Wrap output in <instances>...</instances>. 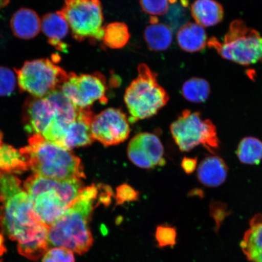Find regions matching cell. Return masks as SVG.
Wrapping results in <instances>:
<instances>
[{
  "mask_svg": "<svg viewBox=\"0 0 262 262\" xmlns=\"http://www.w3.org/2000/svg\"><path fill=\"white\" fill-rule=\"evenodd\" d=\"M91 130L94 140L105 146L119 145L128 138L130 133L125 114L112 107L94 116Z\"/></svg>",
  "mask_w": 262,
  "mask_h": 262,
  "instance_id": "cell-11",
  "label": "cell"
},
{
  "mask_svg": "<svg viewBox=\"0 0 262 262\" xmlns=\"http://www.w3.org/2000/svg\"><path fill=\"white\" fill-rule=\"evenodd\" d=\"M172 34L170 26L158 22L150 23L144 33V38L150 50L163 51L171 46Z\"/></svg>",
  "mask_w": 262,
  "mask_h": 262,
  "instance_id": "cell-21",
  "label": "cell"
},
{
  "mask_svg": "<svg viewBox=\"0 0 262 262\" xmlns=\"http://www.w3.org/2000/svg\"><path fill=\"white\" fill-rule=\"evenodd\" d=\"M138 193L128 185H120L117 189L116 200L117 204H123L126 202L136 201Z\"/></svg>",
  "mask_w": 262,
  "mask_h": 262,
  "instance_id": "cell-30",
  "label": "cell"
},
{
  "mask_svg": "<svg viewBox=\"0 0 262 262\" xmlns=\"http://www.w3.org/2000/svg\"><path fill=\"white\" fill-rule=\"evenodd\" d=\"M241 248L250 262H262V214L255 215L245 232Z\"/></svg>",
  "mask_w": 262,
  "mask_h": 262,
  "instance_id": "cell-14",
  "label": "cell"
},
{
  "mask_svg": "<svg viewBox=\"0 0 262 262\" xmlns=\"http://www.w3.org/2000/svg\"><path fill=\"white\" fill-rule=\"evenodd\" d=\"M34 211L50 227L77 201L84 187L81 180H57L34 174L23 185Z\"/></svg>",
  "mask_w": 262,
  "mask_h": 262,
  "instance_id": "cell-3",
  "label": "cell"
},
{
  "mask_svg": "<svg viewBox=\"0 0 262 262\" xmlns=\"http://www.w3.org/2000/svg\"><path fill=\"white\" fill-rule=\"evenodd\" d=\"M177 40L182 50L190 53L203 50L208 41L204 27L191 22H188L179 29Z\"/></svg>",
  "mask_w": 262,
  "mask_h": 262,
  "instance_id": "cell-18",
  "label": "cell"
},
{
  "mask_svg": "<svg viewBox=\"0 0 262 262\" xmlns=\"http://www.w3.org/2000/svg\"><path fill=\"white\" fill-rule=\"evenodd\" d=\"M28 169V163L20 150L3 142L0 131V174L21 173Z\"/></svg>",
  "mask_w": 262,
  "mask_h": 262,
  "instance_id": "cell-20",
  "label": "cell"
},
{
  "mask_svg": "<svg viewBox=\"0 0 262 262\" xmlns=\"http://www.w3.org/2000/svg\"><path fill=\"white\" fill-rule=\"evenodd\" d=\"M19 150L34 174L57 180L85 178L83 164L77 156L40 135H32L28 145Z\"/></svg>",
  "mask_w": 262,
  "mask_h": 262,
  "instance_id": "cell-4",
  "label": "cell"
},
{
  "mask_svg": "<svg viewBox=\"0 0 262 262\" xmlns=\"http://www.w3.org/2000/svg\"><path fill=\"white\" fill-rule=\"evenodd\" d=\"M130 38L128 28L123 23L114 22L104 27L103 43L111 49H122Z\"/></svg>",
  "mask_w": 262,
  "mask_h": 262,
  "instance_id": "cell-23",
  "label": "cell"
},
{
  "mask_svg": "<svg viewBox=\"0 0 262 262\" xmlns=\"http://www.w3.org/2000/svg\"><path fill=\"white\" fill-rule=\"evenodd\" d=\"M138 77L131 82L124 94L130 122L155 116L168 102L169 97L160 86L154 73L146 64L138 67Z\"/></svg>",
  "mask_w": 262,
  "mask_h": 262,
  "instance_id": "cell-5",
  "label": "cell"
},
{
  "mask_svg": "<svg viewBox=\"0 0 262 262\" xmlns=\"http://www.w3.org/2000/svg\"><path fill=\"white\" fill-rule=\"evenodd\" d=\"M2 175L0 174V177H1Z\"/></svg>",
  "mask_w": 262,
  "mask_h": 262,
  "instance_id": "cell-38",
  "label": "cell"
},
{
  "mask_svg": "<svg viewBox=\"0 0 262 262\" xmlns=\"http://www.w3.org/2000/svg\"><path fill=\"white\" fill-rule=\"evenodd\" d=\"M208 44L222 58L235 63L248 66L262 60L261 36L240 19L231 23L223 41L212 37Z\"/></svg>",
  "mask_w": 262,
  "mask_h": 262,
  "instance_id": "cell-6",
  "label": "cell"
},
{
  "mask_svg": "<svg viewBox=\"0 0 262 262\" xmlns=\"http://www.w3.org/2000/svg\"><path fill=\"white\" fill-rule=\"evenodd\" d=\"M183 97L192 103H203L208 99L211 93L208 82L203 78H192L183 85Z\"/></svg>",
  "mask_w": 262,
  "mask_h": 262,
  "instance_id": "cell-25",
  "label": "cell"
},
{
  "mask_svg": "<svg viewBox=\"0 0 262 262\" xmlns=\"http://www.w3.org/2000/svg\"><path fill=\"white\" fill-rule=\"evenodd\" d=\"M134 139L148 157L154 166L165 165L166 162L163 157V146L160 139L155 134H139Z\"/></svg>",
  "mask_w": 262,
  "mask_h": 262,
  "instance_id": "cell-22",
  "label": "cell"
},
{
  "mask_svg": "<svg viewBox=\"0 0 262 262\" xmlns=\"http://www.w3.org/2000/svg\"><path fill=\"white\" fill-rule=\"evenodd\" d=\"M6 248L5 245V238L2 234H0V256L5 253Z\"/></svg>",
  "mask_w": 262,
  "mask_h": 262,
  "instance_id": "cell-35",
  "label": "cell"
},
{
  "mask_svg": "<svg viewBox=\"0 0 262 262\" xmlns=\"http://www.w3.org/2000/svg\"><path fill=\"white\" fill-rule=\"evenodd\" d=\"M237 155L242 163L258 165L262 159V142L255 137H245L239 143Z\"/></svg>",
  "mask_w": 262,
  "mask_h": 262,
  "instance_id": "cell-24",
  "label": "cell"
},
{
  "mask_svg": "<svg viewBox=\"0 0 262 262\" xmlns=\"http://www.w3.org/2000/svg\"><path fill=\"white\" fill-rule=\"evenodd\" d=\"M127 155L134 165L144 169L154 168L153 164L134 138L127 147Z\"/></svg>",
  "mask_w": 262,
  "mask_h": 262,
  "instance_id": "cell-26",
  "label": "cell"
},
{
  "mask_svg": "<svg viewBox=\"0 0 262 262\" xmlns=\"http://www.w3.org/2000/svg\"><path fill=\"white\" fill-rule=\"evenodd\" d=\"M100 186L84 188L77 201L49 228L48 243L83 254L93 244L89 226L94 204L100 195Z\"/></svg>",
  "mask_w": 262,
  "mask_h": 262,
  "instance_id": "cell-2",
  "label": "cell"
},
{
  "mask_svg": "<svg viewBox=\"0 0 262 262\" xmlns=\"http://www.w3.org/2000/svg\"><path fill=\"white\" fill-rule=\"evenodd\" d=\"M15 71L19 89L35 97H44L60 89L68 78L63 69L47 58L26 61Z\"/></svg>",
  "mask_w": 262,
  "mask_h": 262,
  "instance_id": "cell-8",
  "label": "cell"
},
{
  "mask_svg": "<svg viewBox=\"0 0 262 262\" xmlns=\"http://www.w3.org/2000/svg\"><path fill=\"white\" fill-rule=\"evenodd\" d=\"M228 167L224 160L218 156L206 157L200 164L198 177L200 182L207 187H217L225 182Z\"/></svg>",
  "mask_w": 262,
  "mask_h": 262,
  "instance_id": "cell-15",
  "label": "cell"
},
{
  "mask_svg": "<svg viewBox=\"0 0 262 262\" xmlns=\"http://www.w3.org/2000/svg\"><path fill=\"white\" fill-rule=\"evenodd\" d=\"M11 28L15 37L23 40H30L40 32L41 19L33 10L21 8L12 16Z\"/></svg>",
  "mask_w": 262,
  "mask_h": 262,
  "instance_id": "cell-16",
  "label": "cell"
},
{
  "mask_svg": "<svg viewBox=\"0 0 262 262\" xmlns=\"http://www.w3.org/2000/svg\"><path fill=\"white\" fill-rule=\"evenodd\" d=\"M56 106L48 96L33 97L25 105V128L33 135L42 136L57 119Z\"/></svg>",
  "mask_w": 262,
  "mask_h": 262,
  "instance_id": "cell-12",
  "label": "cell"
},
{
  "mask_svg": "<svg viewBox=\"0 0 262 262\" xmlns=\"http://www.w3.org/2000/svg\"><path fill=\"white\" fill-rule=\"evenodd\" d=\"M58 12L67 21L75 40H102L103 14L100 0H65Z\"/></svg>",
  "mask_w": 262,
  "mask_h": 262,
  "instance_id": "cell-7",
  "label": "cell"
},
{
  "mask_svg": "<svg viewBox=\"0 0 262 262\" xmlns=\"http://www.w3.org/2000/svg\"><path fill=\"white\" fill-rule=\"evenodd\" d=\"M0 230L18 242L19 253L38 260L48 251L49 227L34 211L20 180L13 174L0 177Z\"/></svg>",
  "mask_w": 262,
  "mask_h": 262,
  "instance_id": "cell-1",
  "label": "cell"
},
{
  "mask_svg": "<svg viewBox=\"0 0 262 262\" xmlns=\"http://www.w3.org/2000/svg\"><path fill=\"white\" fill-rule=\"evenodd\" d=\"M16 75L10 69L0 67V97L9 96L14 92Z\"/></svg>",
  "mask_w": 262,
  "mask_h": 262,
  "instance_id": "cell-27",
  "label": "cell"
},
{
  "mask_svg": "<svg viewBox=\"0 0 262 262\" xmlns=\"http://www.w3.org/2000/svg\"><path fill=\"white\" fill-rule=\"evenodd\" d=\"M156 236L160 245L173 244L176 240L175 229L165 226L160 227L157 228Z\"/></svg>",
  "mask_w": 262,
  "mask_h": 262,
  "instance_id": "cell-32",
  "label": "cell"
},
{
  "mask_svg": "<svg viewBox=\"0 0 262 262\" xmlns=\"http://www.w3.org/2000/svg\"><path fill=\"white\" fill-rule=\"evenodd\" d=\"M41 29L48 37L49 44L59 51L67 50L68 45L62 40L67 37L70 26L58 12L49 13L42 16Z\"/></svg>",
  "mask_w": 262,
  "mask_h": 262,
  "instance_id": "cell-17",
  "label": "cell"
},
{
  "mask_svg": "<svg viewBox=\"0 0 262 262\" xmlns=\"http://www.w3.org/2000/svg\"><path fill=\"white\" fill-rule=\"evenodd\" d=\"M42 262H75L73 252L67 249L56 247L50 249L46 253Z\"/></svg>",
  "mask_w": 262,
  "mask_h": 262,
  "instance_id": "cell-29",
  "label": "cell"
},
{
  "mask_svg": "<svg viewBox=\"0 0 262 262\" xmlns=\"http://www.w3.org/2000/svg\"><path fill=\"white\" fill-rule=\"evenodd\" d=\"M143 11L152 16L163 15L168 11L169 0H140Z\"/></svg>",
  "mask_w": 262,
  "mask_h": 262,
  "instance_id": "cell-28",
  "label": "cell"
},
{
  "mask_svg": "<svg viewBox=\"0 0 262 262\" xmlns=\"http://www.w3.org/2000/svg\"><path fill=\"white\" fill-rule=\"evenodd\" d=\"M187 8L183 6L182 3L181 5H178L173 6V7L171 9L170 12L169 19L171 24L173 26L176 25V28L179 26L180 25L182 26L187 24L186 21V12L185 8Z\"/></svg>",
  "mask_w": 262,
  "mask_h": 262,
  "instance_id": "cell-31",
  "label": "cell"
},
{
  "mask_svg": "<svg viewBox=\"0 0 262 262\" xmlns=\"http://www.w3.org/2000/svg\"><path fill=\"white\" fill-rule=\"evenodd\" d=\"M94 115L90 110L81 109L77 119L69 124L58 146L71 150L75 147L91 145L94 142L91 125Z\"/></svg>",
  "mask_w": 262,
  "mask_h": 262,
  "instance_id": "cell-13",
  "label": "cell"
},
{
  "mask_svg": "<svg viewBox=\"0 0 262 262\" xmlns=\"http://www.w3.org/2000/svg\"><path fill=\"white\" fill-rule=\"evenodd\" d=\"M171 132L182 151H190L200 145L212 154L218 148L219 139L215 126L210 120H202L198 112L183 111L178 119L171 124Z\"/></svg>",
  "mask_w": 262,
  "mask_h": 262,
  "instance_id": "cell-9",
  "label": "cell"
},
{
  "mask_svg": "<svg viewBox=\"0 0 262 262\" xmlns=\"http://www.w3.org/2000/svg\"><path fill=\"white\" fill-rule=\"evenodd\" d=\"M211 214L213 218L215 219L217 224L223 221V219L228 214L227 211V206L218 202H212L210 204Z\"/></svg>",
  "mask_w": 262,
  "mask_h": 262,
  "instance_id": "cell-33",
  "label": "cell"
},
{
  "mask_svg": "<svg viewBox=\"0 0 262 262\" xmlns=\"http://www.w3.org/2000/svg\"><path fill=\"white\" fill-rule=\"evenodd\" d=\"M60 90L80 109L90 108L96 101L103 104L107 102L106 78L100 73L80 75L68 74V79L61 85Z\"/></svg>",
  "mask_w": 262,
  "mask_h": 262,
  "instance_id": "cell-10",
  "label": "cell"
},
{
  "mask_svg": "<svg viewBox=\"0 0 262 262\" xmlns=\"http://www.w3.org/2000/svg\"><path fill=\"white\" fill-rule=\"evenodd\" d=\"M10 2V0H0V11L8 6Z\"/></svg>",
  "mask_w": 262,
  "mask_h": 262,
  "instance_id": "cell-36",
  "label": "cell"
},
{
  "mask_svg": "<svg viewBox=\"0 0 262 262\" xmlns=\"http://www.w3.org/2000/svg\"><path fill=\"white\" fill-rule=\"evenodd\" d=\"M0 262H3V261L2 260H0Z\"/></svg>",
  "mask_w": 262,
  "mask_h": 262,
  "instance_id": "cell-37",
  "label": "cell"
},
{
  "mask_svg": "<svg viewBox=\"0 0 262 262\" xmlns=\"http://www.w3.org/2000/svg\"><path fill=\"white\" fill-rule=\"evenodd\" d=\"M191 13L196 24L202 27H211L223 20L224 10L215 0H196L191 6Z\"/></svg>",
  "mask_w": 262,
  "mask_h": 262,
  "instance_id": "cell-19",
  "label": "cell"
},
{
  "mask_svg": "<svg viewBox=\"0 0 262 262\" xmlns=\"http://www.w3.org/2000/svg\"><path fill=\"white\" fill-rule=\"evenodd\" d=\"M198 160L196 159L185 158L183 159L182 162V167L186 173H191L195 171Z\"/></svg>",
  "mask_w": 262,
  "mask_h": 262,
  "instance_id": "cell-34",
  "label": "cell"
}]
</instances>
